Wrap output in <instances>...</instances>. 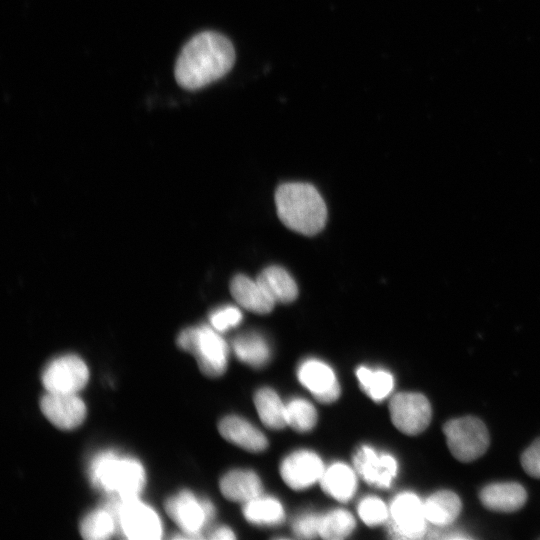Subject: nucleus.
Masks as SVG:
<instances>
[{"label": "nucleus", "mask_w": 540, "mask_h": 540, "mask_svg": "<svg viewBox=\"0 0 540 540\" xmlns=\"http://www.w3.org/2000/svg\"><path fill=\"white\" fill-rule=\"evenodd\" d=\"M234 61L231 41L218 32L204 31L182 48L175 65V79L186 90L201 89L226 75Z\"/></svg>", "instance_id": "f257e3e1"}, {"label": "nucleus", "mask_w": 540, "mask_h": 540, "mask_svg": "<svg viewBox=\"0 0 540 540\" xmlns=\"http://www.w3.org/2000/svg\"><path fill=\"white\" fill-rule=\"evenodd\" d=\"M277 214L289 229L304 235L321 231L327 220V208L317 189L308 183L280 185L275 193Z\"/></svg>", "instance_id": "f03ea898"}, {"label": "nucleus", "mask_w": 540, "mask_h": 540, "mask_svg": "<svg viewBox=\"0 0 540 540\" xmlns=\"http://www.w3.org/2000/svg\"><path fill=\"white\" fill-rule=\"evenodd\" d=\"M88 476L95 488L122 499L139 498L146 478L144 467L137 459L114 451L95 455Z\"/></svg>", "instance_id": "7ed1b4c3"}, {"label": "nucleus", "mask_w": 540, "mask_h": 540, "mask_svg": "<svg viewBox=\"0 0 540 540\" xmlns=\"http://www.w3.org/2000/svg\"><path fill=\"white\" fill-rule=\"evenodd\" d=\"M115 517L117 532L132 540H157L162 537V524L157 513L139 498L122 499L109 495L103 505Z\"/></svg>", "instance_id": "20e7f679"}, {"label": "nucleus", "mask_w": 540, "mask_h": 540, "mask_svg": "<svg viewBox=\"0 0 540 540\" xmlns=\"http://www.w3.org/2000/svg\"><path fill=\"white\" fill-rule=\"evenodd\" d=\"M177 344L195 356L199 369L206 376L218 377L225 372L228 346L212 326L184 329L177 338Z\"/></svg>", "instance_id": "39448f33"}, {"label": "nucleus", "mask_w": 540, "mask_h": 540, "mask_svg": "<svg viewBox=\"0 0 540 540\" xmlns=\"http://www.w3.org/2000/svg\"><path fill=\"white\" fill-rule=\"evenodd\" d=\"M447 446L461 462H470L485 453L489 435L484 423L473 416L452 419L443 426Z\"/></svg>", "instance_id": "423d86ee"}, {"label": "nucleus", "mask_w": 540, "mask_h": 540, "mask_svg": "<svg viewBox=\"0 0 540 540\" xmlns=\"http://www.w3.org/2000/svg\"><path fill=\"white\" fill-rule=\"evenodd\" d=\"M165 510L184 533L174 538H202V529L215 515L214 506L210 501L200 500L187 490L168 498L165 502Z\"/></svg>", "instance_id": "0eeeda50"}, {"label": "nucleus", "mask_w": 540, "mask_h": 540, "mask_svg": "<svg viewBox=\"0 0 540 540\" xmlns=\"http://www.w3.org/2000/svg\"><path fill=\"white\" fill-rule=\"evenodd\" d=\"M387 525L393 539H419L427 533L424 502L414 493L404 492L391 502Z\"/></svg>", "instance_id": "6e6552de"}, {"label": "nucleus", "mask_w": 540, "mask_h": 540, "mask_svg": "<svg viewBox=\"0 0 540 540\" xmlns=\"http://www.w3.org/2000/svg\"><path fill=\"white\" fill-rule=\"evenodd\" d=\"M389 412L394 426L404 434L416 435L424 431L431 420V406L420 393L401 392L393 396Z\"/></svg>", "instance_id": "1a4fd4ad"}, {"label": "nucleus", "mask_w": 540, "mask_h": 540, "mask_svg": "<svg viewBox=\"0 0 540 540\" xmlns=\"http://www.w3.org/2000/svg\"><path fill=\"white\" fill-rule=\"evenodd\" d=\"M89 370L76 355H64L51 361L44 369L42 383L47 392L77 393L85 387Z\"/></svg>", "instance_id": "9d476101"}, {"label": "nucleus", "mask_w": 540, "mask_h": 540, "mask_svg": "<svg viewBox=\"0 0 540 540\" xmlns=\"http://www.w3.org/2000/svg\"><path fill=\"white\" fill-rule=\"evenodd\" d=\"M40 408L44 416L57 428L72 430L82 424L86 417V406L76 393L47 392Z\"/></svg>", "instance_id": "9b49d317"}, {"label": "nucleus", "mask_w": 540, "mask_h": 540, "mask_svg": "<svg viewBox=\"0 0 540 540\" xmlns=\"http://www.w3.org/2000/svg\"><path fill=\"white\" fill-rule=\"evenodd\" d=\"M325 468L314 452L299 450L288 455L280 465L283 481L294 490H303L320 481Z\"/></svg>", "instance_id": "f8f14e48"}, {"label": "nucleus", "mask_w": 540, "mask_h": 540, "mask_svg": "<svg viewBox=\"0 0 540 540\" xmlns=\"http://www.w3.org/2000/svg\"><path fill=\"white\" fill-rule=\"evenodd\" d=\"M356 473L370 485L389 488L397 474V462L390 454H378L373 448L363 445L353 456Z\"/></svg>", "instance_id": "ddd939ff"}, {"label": "nucleus", "mask_w": 540, "mask_h": 540, "mask_svg": "<svg viewBox=\"0 0 540 540\" xmlns=\"http://www.w3.org/2000/svg\"><path fill=\"white\" fill-rule=\"evenodd\" d=\"M301 384L322 403H332L340 396V385L332 368L317 359H308L297 370Z\"/></svg>", "instance_id": "4468645a"}, {"label": "nucleus", "mask_w": 540, "mask_h": 540, "mask_svg": "<svg viewBox=\"0 0 540 540\" xmlns=\"http://www.w3.org/2000/svg\"><path fill=\"white\" fill-rule=\"evenodd\" d=\"M218 430L227 441L250 452H260L268 446L265 435L240 416L224 417L219 422Z\"/></svg>", "instance_id": "2eb2a0df"}, {"label": "nucleus", "mask_w": 540, "mask_h": 540, "mask_svg": "<svg viewBox=\"0 0 540 540\" xmlns=\"http://www.w3.org/2000/svg\"><path fill=\"white\" fill-rule=\"evenodd\" d=\"M484 507L497 512H513L526 502L527 494L522 485L515 482L492 483L479 493Z\"/></svg>", "instance_id": "dca6fc26"}, {"label": "nucleus", "mask_w": 540, "mask_h": 540, "mask_svg": "<svg viewBox=\"0 0 540 540\" xmlns=\"http://www.w3.org/2000/svg\"><path fill=\"white\" fill-rule=\"evenodd\" d=\"M230 291L239 305L254 313H269L275 305L274 300L257 280L243 274H238L232 279Z\"/></svg>", "instance_id": "f3484780"}, {"label": "nucleus", "mask_w": 540, "mask_h": 540, "mask_svg": "<svg viewBox=\"0 0 540 540\" xmlns=\"http://www.w3.org/2000/svg\"><path fill=\"white\" fill-rule=\"evenodd\" d=\"M220 491L230 501L246 503L262 494L258 475L250 470H231L220 480Z\"/></svg>", "instance_id": "a211bd4d"}, {"label": "nucleus", "mask_w": 540, "mask_h": 540, "mask_svg": "<svg viewBox=\"0 0 540 540\" xmlns=\"http://www.w3.org/2000/svg\"><path fill=\"white\" fill-rule=\"evenodd\" d=\"M320 484L327 495L338 501L347 502L357 489L356 471L345 463H334L324 470Z\"/></svg>", "instance_id": "6ab92c4d"}, {"label": "nucleus", "mask_w": 540, "mask_h": 540, "mask_svg": "<svg viewBox=\"0 0 540 540\" xmlns=\"http://www.w3.org/2000/svg\"><path fill=\"white\" fill-rule=\"evenodd\" d=\"M460 511V498L449 490L437 491L424 501L425 517L437 527H447L453 523Z\"/></svg>", "instance_id": "aec40b11"}, {"label": "nucleus", "mask_w": 540, "mask_h": 540, "mask_svg": "<svg viewBox=\"0 0 540 540\" xmlns=\"http://www.w3.org/2000/svg\"><path fill=\"white\" fill-rule=\"evenodd\" d=\"M256 280L275 303L292 302L298 295L295 280L280 266H269L265 268Z\"/></svg>", "instance_id": "412c9836"}, {"label": "nucleus", "mask_w": 540, "mask_h": 540, "mask_svg": "<svg viewBox=\"0 0 540 540\" xmlns=\"http://www.w3.org/2000/svg\"><path fill=\"white\" fill-rule=\"evenodd\" d=\"M254 404L261 422L269 429L280 430L288 425L286 404L273 389H259L254 395Z\"/></svg>", "instance_id": "4be33fe9"}, {"label": "nucleus", "mask_w": 540, "mask_h": 540, "mask_svg": "<svg viewBox=\"0 0 540 540\" xmlns=\"http://www.w3.org/2000/svg\"><path fill=\"white\" fill-rule=\"evenodd\" d=\"M232 345L236 357L254 368L263 367L270 360V348L260 334L253 332L239 335Z\"/></svg>", "instance_id": "5701e85b"}, {"label": "nucleus", "mask_w": 540, "mask_h": 540, "mask_svg": "<svg viewBox=\"0 0 540 540\" xmlns=\"http://www.w3.org/2000/svg\"><path fill=\"white\" fill-rule=\"evenodd\" d=\"M243 515L248 522L256 525H277L285 518L282 504L277 499L262 494L244 503Z\"/></svg>", "instance_id": "b1692460"}, {"label": "nucleus", "mask_w": 540, "mask_h": 540, "mask_svg": "<svg viewBox=\"0 0 540 540\" xmlns=\"http://www.w3.org/2000/svg\"><path fill=\"white\" fill-rule=\"evenodd\" d=\"M356 376L361 388L374 401L384 400L393 390L394 378L386 370L360 366L356 370Z\"/></svg>", "instance_id": "393cba45"}, {"label": "nucleus", "mask_w": 540, "mask_h": 540, "mask_svg": "<svg viewBox=\"0 0 540 540\" xmlns=\"http://www.w3.org/2000/svg\"><path fill=\"white\" fill-rule=\"evenodd\" d=\"M117 532L113 514L104 506L86 515L80 524V533L88 540H104Z\"/></svg>", "instance_id": "a878e982"}, {"label": "nucleus", "mask_w": 540, "mask_h": 540, "mask_svg": "<svg viewBox=\"0 0 540 540\" xmlns=\"http://www.w3.org/2000/svg\"><path fill=\"white\" fill-rule=\"evenodd\" d=\"M356 525L353 515L344 509H335L321 516L319 536L327 540H340L352 533Z\"/></svg>", "instance_id": "bb28decb"}, {"label": "nucleus", "mask_w": 540, "mask_h": 540, "mask_svg": "<svg viewBox=\"0 0 540 540\" xmlns=\"http://www.w3.org/2000/svg\"><path fill=\"white\" fill-rule=\"evenodd\" d=\"M287 424L298 432H307L317 422V411L307 400L294 398L286 404Z\"/></svg>", "instance_id": "cd10ccee"}, {"label": "nucleus", "mask_w": 540, "mask_h": 540, "mask_svg": "<svg viewBox=\"0 0 540 540\" xmlns=\"http://www.w3.org/2000/svg\"><path fill=\"white\" fill-rule=\"evenodd\" d=\"M358 515L368 526H377L385 523L389 518V509L386 504L376 496L363 498L357 507Z\"/></svg>", "instance_id": "c85d7f7f"}, {"label": "nucleus", "mask_w": 540, "mask_h": 540, "mask_svg": "<svg viewBox=\"0 0 540 540\" xmlns=\"http://www.w3.org/2000/svg\"><path fill=\"white\" fill-rule=\"evenodd\" d=\"M211 326L219 332H224L237 326L242 320L241 311L231 305L220 307L210 314Z\"/></svg>", "instance_id": "c756f323"}, {"label": "nucleus", "mask_w": 540, "mask_h": 540, "mask_svg": "<svg viewBox=\"0 0 540 540\" xmlns=\"http://www.w3.org/2000/svg\"><path fill=\"white\" fill-rule=\"evenodd\" d=\"M321 516L316 513H305L295 519L293 533L298 538L310 539L319 535Z\"/></svg>", "instance_id": "7c9ffc66"}, {"label": "nucleus", "mask_w": 540, "mask_h": 540, "mask_svg": "<svg viewBox=\"0 0 540 540\" xmlns=\"http://www.w3.org/2000/svg\"><path fill=\"white\" fill-rule=\"evenodd\" d=\"M521 464L525 472L540 478V438L536 439L522 454Z\"/></svg>", "instance_id": "2f4dec72"}, {"label": "nucleus", "mask_w": 540, "mask_h": 540, "mask_svg": "<svg viewBox=\"0 0 540 540\" xmlns=\"http://www.w3.org/2000/svg\"><path fill=\"white\" fill-rule=\"evenodd\" d=\"M210 538L211 539H222V540H225V539H235V535L233 533V531L228 528V527H219L217 529H215L212 534L210 535Z\"/></svg>", "instance_id": "473e14b6"}]
</instances>
